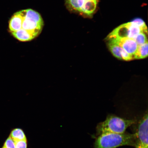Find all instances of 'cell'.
I'll return each mask as SVG.
<instances>
[{
  "label": "cell",
  "instance_id": "obj_1",
  "mask_svg": "<svg viewBox=\"0 0 148 148\" xmlns=\"http://www.w3.org/2000/svg\"><path fill=\"white\" fill-rule=\"evenodd\" d=\"M136 139V133H106L98 136L94 143V148H116L123 146L135 147Z\"/></svg>",
  "mask_w": 148,
  "mask_h": 148
},
{
  "label": "cell",
  "instance_id": "obj_2",
  "mask_svg": "<svg viewBox=\"0 0 148 148\" xmlns=\"http://www.w3.org/2000/svg\"><path fill=\"white\" fill-rule=\"evenodd\" d=\"M134 119H123L114 115H108L104 121L98 124L96 127L97 136L106 133L122 134L135 123Z\"/></svg>",
  "mask_w": 148,
  "mask_h": 148
},
{
  "label": "cell",
  "instance_id": "obj_3",
  "mask_svg": "<svg viewBox=\"0 0 148 148\" xmlns=\"http://www.w3.org/2000/svg\"><path fill=\"white\" fill-rule=\"evenodd\" d=\"M142 32L147 33V31L129 22L116 27L109 35L119 38H128L134 39L139 33Z\"/></svg>",
  "mask_w": 148,
  "mask_h": 148
},
{
  "label": "cell",
  "instance_id": "obj_4",
  "mask_svg": "<svg viewBox=\"0 0 148 148\" xmlns=\"http://www.w3.org/2000/svg\"><path fill=\"white\" fill-rule=\"evenodd\" d=\"M148 114H145L139 121L136 134L137 139L135 148H148Z\"/></svg>",
  "mask_w": 148,
  "mask_h": 148
},
{
  "label": "cell",
  "instance_id": "obj_5",
  "mask_svg": "<svg viewBox=\"0 0 148 148\" xmlns=\"http://www.w3.org/2000/svg\"><path fill=\"white\" fill-rule=\"evenodd\" d=\"M106 39L108 42H113L120 46L133 57L138 47V44L133 39L119 38L109 35Z\"/></svg>",
  "mask_w": 148,
  "mask_h": 148
},
{
  "label": "cell",
  "instance_id": "obj_6",
  "mask_svg": "<svg viewBox=\"0 0 148 148\" xmlns=\"http://www.w3.org/2000/svg\"><path fill=\"white\" fill-rule=\"evenodd\" d=\"M108 46L111 52L120 60L129 61L134 60L132 56L129 54L120 46L113 42H108Z\"/></svg>",
  "mask_w": 148,
  "mask_h": 148
},
{
  "label": "cell",
  "instance_id": "obj_7",
  "mask_svg": "<svg viewBox=\"0 0 148 148\" xmlns=\"http://www.w3.org/2000/svg\"><path fill=\"white\" fill-rule=\"evenodd\" d=\"M25 10L19 11L14 15L9 23V28L11 33L16 32L22 28L25 16Z\"/></svg>",
  "mask_w": 148,
  "mask_h": 148
},
{
  "label": "cell",
  "instance_id": "obj_8",
  "mask_svg": "<svg viewBox=\"0 0 148 148\" xmlns=\"http://www.w3.org/2000/svg\"><path fill=\"white\" fill-rule=\"evenodd\" d=\"M11 33L15 38L23 42L31 41L36 37L28 31L22 29Z\"/></svg>",
  "mask_w": 148,
  "mask_h": 148
},
{
  "label": "cell",
  "instance_id": "obj_9",
  "mask_svg": "<svg viewBox=\"0 0 148 148\" xmlns=\"http://www.w3.org/2000/svg\"><path fill=\"white\" fill-rule=\"evenodd\" d=\"M98 0H87L85 1L82 10V13L91 16L97 8Z\"/></svg>",
  "mask_w": 148,
  "mask_h": 148
},
{
  "label": "cell",
  "instance_id": "obj_10",
  "mask_svg": "<svg viewBox=\"0 0 148 148\" xmlns=\"http://www.w3.org/2000/svg\"><path fill=\"white\" fill-rule=\"evenodd\" d=\"M148 56V42L138 46L137 50L134 55V59L145 58Z\"/></svg>",
  "mask_w": 148,
  "mask_h": 148
},
{
  "label": "cell",
  "instance_id": "obj_11",
  "mask_svg": "<svg viewBox=\"0 0 148 148\" xmlns=\"http://www.w3.org/2000/svg\"><path fill=\"white\" fill-rule=\"evenodd\" d=\"M85 1V0H66V3L70 8L81 13Z\"/></svg>",
  "mask_w": 148,
  "mask_h": 148
},
{
  "label": "cell",
  "instance_id": "obj_12",
  "mask_svg": "<svg viewBox=\"0 0 148 148\" xmlns=\"http://www.w3.org/2000/svg\"><path fill=\"white\" fill-rule=\"evenodd\" d=\"M10 136L14 141L27 140L25 133L23 131L20 129H14L11 132Z\"/></svg>",
  "mask_w": 148,
  "mask_h": 148
},
{
  "label": "cell",
  "instance_id": "obj_13",
  "mask_svg": "<svg viewBox=\"0 0 148 148\" xmlns=\"http://www.w3.org/2000/svg\"><path fill=\"white\" fill-rule=\"evenodd\" d=\"M145 32H142L139 33L135 38L134 40L136 42L138 46L143 45L147 42V36Z\"/></svg>",
  "mask_w": 148,
  "mask_h": 148
},
{
  "label": "cell",
  "instance_id": "obj_14",
  "mask_svg": "<svg viewBox=\"0 0 148 148\" xmlns=\"http://www.w3.org/2000/svg\"><path fill=\"white\" fill-rule=\"evenodd\" d=\"M130 22L133 25L141 28L144 29V30L147 32V26L146 25L145 22L141 18H136Z\"/></svg>",
  "mask_w": 148,
  "mask_h": 148
},
{
  "label": "cell",
  "instance_id": "obj_15",
  "mask_svg": "<svg viewBox=\"0 0 148 148\" xmlns=\"http://www.w3.org/2000/svg\"><path fill=\"white\" fill-rule=\"evenodd\" d=\"M3 147L5 148H16L15 142L10 136H9L5 141Z\"/></svg>",
  "mask_w": 148,
  "mask_h": 148
},
{
  "label": "cell",
  "instance_id": "obj_16",
  "mask_svg": "<svg viewBox=\"0 0 148 148\" xmlns=\"http://www.w3.org/2000/svg\"><path fill=\"white\" fill-rule=\"evenodd\" d=\"M14 141L15 142L16 148H27V140Z\"/></svg>",
  "mask_w": 148,
  "mask_h": 148
},
{
  "label": "cell",
  "instance_id": "obj_17",
  "mask_svg": "<svg viewBox=\"0 0 148 148\" xmlns=\"http://www.w3.org/2000/svg\"><path fill=\"white\" fill-rule=\"evenodd\" d=\"M2 148H5L4 147H3Z\"/></svg>",
  "mask_w": 148,
  "mask_h": 148
},
{
  "label": "cell",
  "instance_id": "obj_18",
  "mask_svg": "<svg viewBox=\"0 0 148 148\" xmlns=\"http://www.w3.org/2000/svg\"><path fill=\"white\" fill-rule=\"evenodd\" d=\"M85 1H87V0H85Z\"/></svg>",
  "mask_w": 148,
  "mask_h": 148
}]
</instances>
